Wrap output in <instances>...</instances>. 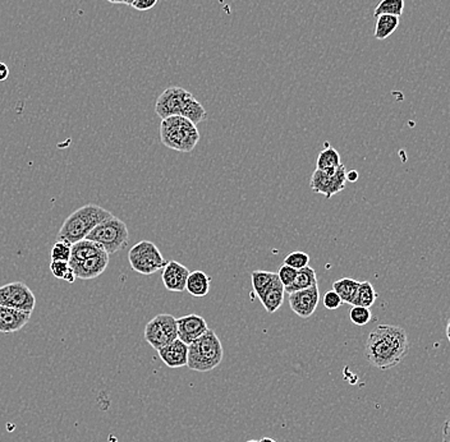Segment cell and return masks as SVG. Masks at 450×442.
Here are the masks:
<instances>
[{"label": "cell", "instance_id": "1", "mask_svg": "<svg viewBox=\"0 0 450 442\" xmlns=\"http://www.w3.org/2000/svg\"><path fill=\"white\" fill-rule=\"evenodd\" d=\"M409 352L405 329L394 325H379L366 340L365 355L375 369L386 371L398 366Z\"/></svg>", "mask_w": 450, "mask_h": 442}, {"label": "cell", "instance_id": "2", "mask_svg": "<svg viewBox=\"0 0 450 442\" xmlns=\"http://www.w3.org/2000/svg\"><path fill=\"white\" fill-rule=\"evenodd\" d=\"M113 216L111 211L104 207L89 204L80 207L66 218L60 227L57 241L72 244L80 242L89 236L90 231L97 227L100 222Z\"/></svg>", "mask_w": 450, "mask_h": 442}, {"label": "cell", "instance_id": "3", "mask_svg": "<svg viewBox=\"0 0 450 442\" xmlns=\"http://www.w3.org/2000/svg\"><path fill=\"white\" fill-rule=\"evenodd\" d=\"M223 357L222 341L215 332L209 329L188 345L187 367L196 372H210L220 366Z\"/></svg>", "mask_w": 450, "mask_h": 442}, {"label": "cell", "instance_id": "4", "mask_svg": "<svg viewBox=\"0 0 450 442\" xmlns=\"http://www.w3.org/2000/svg\"><path fill=\"white\" fill-rule=\"evenodd\" d=\"M160 140L165 148L178 152H191L199 142L197 126L181 115L162 119Z\"/></svg>", "mask_w": 450, "mask_h": 442}, {"label": "cell", "instance_id": "5", "mask_svg": "<svg viewBox=\"0 0 450 442\" xmlns=\"http://www.w3.org/2000/svg\"><path fill=\"white\" fill-rule=\"evenodd\" d=\"M86 239L100 244L109 255H114L128 244L129 231L126 222L113 215L92 229Z\"/></svg>", "mask_w": 450, "mask_h": 442}, {"label": "cell", "instance_id": "6", "mask_svg": "<svg viewBox=\"0 0 450 442\" xmlns=\"http://www.w3.org/2000/svg\"><path fill=\"white\" fill-rule=\"evenodd\" d=\"M128 261L133 271L141 275H153L162 271L168 264L156 244L150 241H141L134 244L128 252Z\"/></svg>", "mask_w": 450, "mask_h": 442}, {"label": "cell", "instance_id": "7", "mask_svg": "<svg viewBox=\"0 0 450 442\" xmlns=\"http://www.w3.org/2000/svg\"><path fill=\"white\" fill-rule=\"evenodd\" d=\"M145 339L155 350L178 339L177 318L169 313L154 317L145 327Z\"/></svg>", "mask_w": 450, "mask_h": 442}, {"label": "cell", "instance_id": "8", "mask_svg": "<svg viewBox=\"0 0 450 442\" xmlns=\"http://www.w3.org/2000/svg\"><path fill=\"white\" fill-rule=\"evenodd\" d=\"M347 169L342 164L337 169L323 171L315 170L311 178V190L323 194L325 199H330L337 193L344 191L347 185Z\"/></svg>", "mask_w": 450, "mask_h": 442}, {"label": "cell", "instance_id": "9", "mask_svg": "<svg viewBox=\"0 0 450 442\" xmlns=\"http://www.w3.org/2000/svg\"><path fill=\"white\" fill-rule=\"evenodd\" d=\"M0 306L32 313L36 307V297L22 281L0 287Z\"/></svg>", "mask_w": 450, "mask_h": 442}, {"label": "cell", "instance_id": "10", "mask_svg": "<svg viewBox=\"0 0 450 442\" xmlns=\"http://www.w3.org/2000/svg\"><path fill=\"white\" fill-rule=\"evenodd\" d=\"M188 94L190 92L182 87H169L165 90L156 100V114L162 119L179 115Z\"/></svg>", "mask_w": 450, "mask_h": 442}, {"label": "cell", "instance_id": "11", "mask_svg": "<svg viewBox=\"0 0 450 442\" xmlns=\"http://www.w3.org/2000/svg\"><path fill=\"white\" fill-rule=\"evenodd\" d=\"M318 298H320L318 285H314L309 289L290 293L289 306L297 316L301 318H310L318 308Z\"/></svg>", "mask_w": 450, "mask_h": 442}, {"label": "cell", "instance_id": "12", "mask_svg": "<svg viewBox=\"0 0 450 442\" xmlns=\"http://www.w3.org/2000/svg\"><path fill=\"white\" fill-rule=\"evenodd\" d=\"M109 257H111V255L103 250L95 256L87 258L77 265L72 266L71 269L73 271L76 279L92 280V279H97V276H100L108 269Z\"/></svg>", "mask_w": 450, "mask_h": 442}, {"label": "cell", "instance_id": "13", "mask_svg": "<svg viewBox=\"0 0 450 442\" xmlns=\"http://www.w3.org/2000/svg\"><path fill=\"white\" fill-rule=\"evenodd\" d=\"M190 270L177 261H168L162 270V280L167 290L173 293H183L190 276Z\"/></svg>", "mask_w": 450, "mask_h": 442}, {"label": "cell", "instance_id": "14", "mask_svg": "<svg viewBox=\"0 0 450 442\" xmlns=\"http://www.w3.org/2000/svg\"><path fill=\"white\" fill-rule=\"evenodd\" d=\"M177 327L178 339L185 341L187 345L199 339L201 335H204L209 330L205 318L196 313L177 318Z\"/></svg>", "mask_w": 450, "mask_h": 442}, {"label": "cell", "instance_id": "15", "mask_svg": "<svg viewBox=\"0 0 450 442\" xmlns=\"http://www.w3.org/2000/svg\"><path fill=\"white\" fill-rule=\"evenodd\" d=\"M30 312L15 310L10 307L0 306V332L13 334L20 332L30 321Z\"/></svg>", "mask_w": 450, "mask_h": 442}, {"label": "cell", "instance_id": "16", "mask_svg": "<svg viewBox=\"0 0 450 442\" xmlns=\"http://www.w3.org/2000/svg\"><path fill=\"white\" fill-rule=\"evenodd\" d=\"M159 357L170 369H181L188 362V345L181 339H176L159 350Z\"/></svg>", "mask_w": 450, "mask_h": 442}, {"label": "cell", "instance_id": "17", "mask_svg": "<svg viewBox=\"0 0 450 442\" xmlns=\"http://www.w3.org/2000/svg\"><path fill=\"white\" fill-rule=\"evenodd\" d=\"M284 295H286V287L281 284L278 275H275L273 284L258 299L262 303L267 313H275L283 306Z\"/></svg>", "mask_w": 450, "mask_h": 442}, {"label": "cell", "instance_id": "18", "mask_svg": "<svg viewBox=\"0 0 450 442\" xmlns=\"http://www.w3.org/2000/svg\"><path fill=\"white\" fill-rule=\"evenodd\" d=\"M104 248L100 244L95 243L89 239H82L77 243L71 245V258L68 261L69 267L80 264L82 261L87 259V258L95 256L97 253L103 251Z\"/></svg>", "mask_w": 450, "mask_h": 442}, {"label": "cell", "instance_id": "19", "mask_svg": "<svg viewBox=\"0 0 450 442\" xmlns=\"http://www.w3.org/2000/svg\"><path fill=\"white\" fill-rule=\"evenodd\" d=\"M210 283H211V278L206 273H204L201 270H196V271L190 273V276L187 279L185 290L192 297L202 298V297H206L209 294Z\"/></svg>", "mask_w": 450, "mask_h": 442}, {"label": "cell", "instance_id": "20", "mask_svg": "<svg viewBox=\"0 0 450 442\" xmlns=\"http://www.w3.org/2000/svg\"><path fill=\"white\" fill-rule=\"evenodd\" d=\"M179 115L183 117V118L188 119L190 122H192L193 124H196V126L207 118L205 108L202 106V104L197 101V99L191 92L185 97V103L182 105V110H181Z\"/></svg>", "mask_w": 450, "mask_h": 442}, {"label": "cell", "instance_id": "21", "mask_svg": "<svg viewBox=\"0 0 450 442\" xmlns=\"http://www.w3.org/2000/svg\"><path fill=\"white\" fill-rule=\"evenodd\" d=\"M314 285H318V275H316L315 269L307 266V267H303L297 271L293 283L289 287H286V293L290 294V293H295L298 290L309 289Z\"/></svg>", "mask_w": 450, "mask_h": 442}, {"label": "cell", "instance_id": "22", "mask_svg": "<svg viewBox=\"0 0 450 442\" xmlns=\"http://www.w3.org/2000/svg\"><path fill=\"white\" fill-rule=\"evenodd\" d=\"M358 287H360V281L354 280L351 278H343L332 283V290L339 295L343 303H348V304L353 303Z\"/></svg>", "mask_w": 450, "mask_h": 442}, {"label": "cell", "instance_id": "23", "mask_svg": "<svg viewBox=\"0 0 450 442\" xmlns=\"http://www.w3.org/2000/svg\"><path fill=\"white\" fill-rule=\"evenodd\" d=\"M399 26V17L395 15H381L377 17V24H375V38L377 40H385L394 34Z\"/></svg>", "mask_w": 450, "mask_h": 442}, {"label": "cell", "instance_id": "24", "mask_svg": "<svg viewBox=\"0 0 450 442\" xmlns=\"http://www.w3.org/2000/svg\"><path fill=\"white\" fill-rule=\"evenodd\" d=\"M377 294L375 287L370 281H360V287L357 290V294L354 297L352 306H361L366 308H371L377 302Z\"/></svg>", "mask_w": 450, "mask_h": 442}, {"label": "cell", "instance_id": "25", "mask_svg": "<svg viewBox=\"0 0 450 442\" xmlns=\"http://www.w3.org/2000/svg\"><path fill=\"white\" fill-rule=\"evenodd\" d=\"M340 165H342V162H340L339 152L332 146H328L318 154V160H316V169L329 171V170L339 168Z\"/></svg>", "mask_w": 450, "mask_h": 442}, {"label": "cell", "instance_id": "26", "mask_svg": "<svg viewBox=\"0 0 450 442\" xmlns=\"http://www.w3.org/2000/svg\"><path fill=\"white\" fill-rule=\"evenodd\" d=\"M276 273H270V271H262V270H256L252 271L251 280L253 292L260 298L261 295L265 293L266 290L273 284L274 278Z\"/></svg>", "mask_w": 450, "mask_h": 442}, {"label": "cell", "instance_id": "27", "mask_svg": "<svg viewBox=\"0 0 450 442\" xmlns=\"http://www.w3.org/2000/svg\"><path fill=\"white\" fill-rule=\"evenodd\" d=\"M405 10V0H381L377 4L374 15L379 17L381 15H395L400 17Z\"/></svg>", "mask_w": 450, "mask_h": 442}, {"label": "cell", "instance_id": "28", "mask_svg": "<svg viewBox=\"0 0 450 442\" xmlns=\"http://www.w3.org/2000/svg\"><path fill=\"white\" fill-rule=\"evenodd\" d=\"M349 318H351L352 324L356 326H365L371 321L372 313H371L370 308L361 307V306H353L349 311Z\"/></svg>", "mask_w": 450, "mask_h": 442}, {"label": "cell", "instance_id": "29", "mask_svg": "<svg viewBox=\"0 0 450 442\" xmlns=\"http://www.w3.org/2000/svg\"><path fill=\"white\" fill-rule=\"evenodd\" d=\"M309 264H310V256L306 252H292L287 257L284 258V265L290 266L295 270H301L303 267H307Z\"/></svg>", "mask_w": 450, "mask_h": 442}, {"label": "cell", "instance_id": "30", "mask_svg": "<svg viewBox=\"0 0 450 442\" xmlns=\"http://www.w3.org/2000/svg\"><path fill=\"white\" fill-rule=\"evenodd\" d=\"M71 258V244L66 242H55L50 253L52 261H66L68 262Z\"/></svg>", "mask_w": 450, "mask_h": 442}, {"label": "cell", "instance_id": "31", "mask_svg": "<svg viewBox=\"0 0 450 442\" xmlns=\"http://www.w3.org/2000/svg\"><path fill=\"white\" fill-rule=\"evenodd\" d=\"M297 271H298V270H295V269L290 267V266L283 265L281 269L278 270L276 275H278V278H279V280L281 281V284L284 285V287H287L295 280Z\"/></svg>", "mask_w": 450, "mask_h": 442}, {"label": "cell", "instance_id": "32", "mask_svg": "<svg viewBox=\"0 0 450 442\" xmlns=\"http://www.w3.org/2000/svg\"><path fill=\"white\" fill-rule=\"evenodd\" d=\"M71 271L69 264L66 261H52L50 262V273H52L54 278L57 279H64L66 273Z\"/></svg>", "mask_w": 450, "mask_h": 442}, {"label": "cell", "instance_id": "33", "mask_svg": "<svg viewBox=\"0 0 450 442\" xmlns=\"http://www.w3.org/2000/svg\"><path fill=\"white\" fill-rule=\"evenodd\" d=\"M323 303H324L326 310L334 311L339 308L340 306L343 304V301H342L339 295L337 294L332 289V290H329V292L325 293Z\"/></svg>", "mask_w": 450, "mask_h": 442}, {"label": "cell", "instance_id": "34", "mask_svg": "<svg viewBox=\"0 0 450 442\" xmlns=\"http://www.w3.org/2000/svg\"><path fill=\"white\" fill-rule=\"evenodd\" d=\"M157 3V0H134L131 7L137 9V10H148L151 8H154Z\"/></svg>", "mask_w": 450, "mask_h": 442}, {"label": "cell", "instance_id": "35", "mask_svg": "<svg viewBox=\"0 0 450 442\" xmlns=\"http://www.w3.org/2000/svg\"><path fill=\"white\" fill-rule=\"evenodd\" d=\"M9 77V68L6 63H0V82L6 81Z\"/></svg>", "mask_w": 450, "mask_h": 442}, {"label": "cell", "instance_id": "36", "mask_svg": "<svg viewBox=\"0 0 450 442\" xmlns=\"http://www.w3.org/2000/svg\"><path fill=\"white\" fill-rule=\"evenodd\" d=\"M443 442H450V415L444 425Z\"/></svg>", "mask_w": 450, "mask_h": 442}, {"label": "cell", "instance_id": "37", "mask_svg": "<svg viewBox=\"0 0 450 442\" xmlns=\"http://www.w3.org/2000/svg\"><path fill=\"white\" fill-rule=\"evenodd\" d=\"M347 182H352V183H354V182H357L358 180V173L356 171V170H351V171H347Z\"/></svg>", "mask_w": 450, "mask_h": 442}, {"label": "cell", "instance_id": "38", "mask_svg": "<svg viewBox=\"0 0 450 442\" xmlns=\"http://www.w3.org/2000/svg\"><path fill=\"white\" fill-rule=\"evenodd\" d=\"M111 4H126V0H108Z\"/></svg>", "mask_w": 450, "mask_h": 442}, {"label": "cell", "instance_id": "39", "mask_svg": "<svg viewBox=\"0 0 450 442\" xmlns=\"http://www.w3.org/2000/svg\"><path fill=\"white\" fill-rule=\"evenodd\" d=\"M258 442H276L275 440H273V439H270V437H264V439H261L260 441Z\"/></svg>", "mask_w": 450, "mask_h": 442}, {"label": "cell", "instance_id": "40", "mask_svg": "<svg viewBox=\"0 0 450 442\" xmlns=\"http://www.w3.org/2000/svg\"><path fill=\"white\" fill-rule=\"evenodd\" d=\"M447 336H448V339H450V320L448 325H447Z\"/></svg>", "mask_w": 450, "mask_h": 442}, {"label": "cell", "instance_id": "41", "mask_svg": "<svg viewBox=\"0 0 450 442\" xmlns=\"http://www.w3.org/2000/svg\"><path fill=\"white\" fill-rule=\"evenodd\" d=\"M133 1H134V0H126L127 6H132Z\"/></svg>", "mask_w": 450, "mask_h": 442}, {"label": "cell", "instance_id": "42", "mask_svg": "<svg viewBox=\"0 0 450 442\" xmlns=\"http://www.w3.org/2000/svg\"><path fill=\"white\" fill-rule=\"evenodd\" d=\"M247 442H258V441H256V440H250V441H247Z\"/></svg>", "mask_w": 450, "mask_h": 442}, {"label": "cell", "instance_id": "43", "mask_svg": "<svg viewBox=\"0 0 450 442\" xmlns=\"http://www.w3.org/2000/svg\"><path fill=\"white\" fill-rule=\"evenodd\" d=\"M449 341H450V339H449Z\"/></svg>", "mask_w": 450, "mask_h": 442}]
</instances>
